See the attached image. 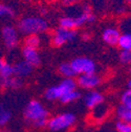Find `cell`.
<instances>
[{
	"instance_id": "cell-1",
	"label": "cell",
	"mask_w": 131,
	"mask_h": 132,
	"mask_svg": "<svg viewBox=\"0 0 131 132\" xmlns=\"http://www.w3.org/2000/svg\"><path fill=\"white\" fill-rule=\"evenodd\" d=\"M18 29L23 35H38L48 29V23L46 20L36 16L22 18L18 23Z\"/></svg>"
},
{
	"instance_id": "cell-6",
	"label": "cell",
	"mask_w": 131,
	"mask_h": 132,
	"mask_svg": "<svg viewBox=\"0 0 131 132\" xmlns=\"http://www.w3.org/2000/svg\"><path fill=\"white\" fill-rule=\"evenodd\" d=\"M76 38H77V31L75 29H65V28L59 27L54 32L53 44L57 47H60L65 43L73 41Z\"/></svg>"
},
{
	"instance_id": "cell-19",
	"label": "cell",
	"mask_w": 131,
	"mask_h": 132,
	"mask_svg": "<svg viewBox=\"0 0 131 132\" xmlns=\"http://www.w3.org/2000/svg\"><path fill=\"white\" fill-rule=\"evenodd\" d=\"M15 16V11L12 6L7 4L0 3V18H13Z\"/></svg>"
},
{
	"instance_id": "cell-24",
	"label": "cell",
	"mask_w": 131,
	"mask_h": 132,
	"mask_svg": "<svg viewBox=\"0 0 131 132\" xmlns=\"http://www.w3.org/2000/svg\"><path fill=\"white\" fill-rule=\"evenodd\" d=\"M117 129H118L119 132H131V126H130V124L124 123V122H118Z\"/></svg>"
},
{
	"instance_id": "cell-25",
	"label": "cell",
	"mask_w": 131,
	"mask_h": 132,
	"mask_svg": "<svg viewBox=\"0 0 131 132\" xmlns=\"http://www.w3.org/2000/svg\"><path fill=\"white\" fill-rule=\"evenodd\" d=\"M120 60H121L122 63H125V64L130 63V61H131V53H130V51H123L121 53Z\"/></svg>"
},
{
	"instance_id": "cell-12",
	"label": "cell",
	"mask_w": 131,
	"mask_h": 132,
	"mask_svg": "<svg viewBox=\"0 0 131 132\" xmlns=\"http://www.w3.org/2000/svg\"><path fill=\"white\" fill-rule=\"evenodd\" d=\"M103 102V95L96 91H92L90 92L87 96H86V106L88 108H94L95 106H97L99 104H101Z\"/></svg>"
},
{
	"instance_id": "cell-16",
	"label": "cell",
	"mask_w": 131,
	"mask_h": 132,
	"mask_svg": "<svg viewBox=\"0 0 131 132\" xmlns=\"http://www.w3.org/2000/svg\"><path fill=\"white\" fill-rule=\"evenodd\" d=\"M60 27L65 28V29H76L77 25L75 22V18L70 17V16H65V17L60 19Z\"/></svg>"
},
{
	"instance_id": "cell-26",
	"label": "cell",
	"mask_w": 131,
	"mask_h": 132,
	"mask_svg": "<svg viewBox=\"0 0 131 132\" xmlns=\"http://www.w3.org/2000/svg\"><path fill=\"white\" fill-rule=\"evenodd\" d=\"M64 1L66 3H68V4H77L81 1H83V0H64Z\"/></svg>"
},
{
	"instance_id": "cell-13",
	"label": "cell",
	"mask_w": 131,
	"mask_h": 132,
	"mask_svg": "<svg viewBox=\"0 0 131 132\" xmlns=\"http://www.w3.org/2000/svg\"><path fill=\"white\" fill-rule=\"evenodd\" d=\"M13 75V66H11L4 59H0V77L2 79H7Z\"/></svg>"
},
{
	"instance_id": "cell-11",
	"label": "cell",
	"mask_w": 131,
	"mask_h": 132,
	"mask_svg": "<svg viewBox=\"0 0 131 132\" xmlns=\"http://www.w3.org/2000/svg\"><path fill=\"white\" fill-rule=\"evenodd\" d=\"M32 70V66L30 64H28L25 61L19 62L18 64H16L13 67V71L14 75H16L17 77H24L30 73V71Z\"/></svg>"
},
{
	"instance_id": "cell-14",
	"label": "cell",
	"mask_w": 131,
	"mask_h": 132,
	"mask_svg": "<svg viewBox=\"0 0 131 132\" xmlns=\"http://www.w3.org/2000/svg\"><path fill=\"white\" fill-rule=\"evenodd\" d=\"M118 45L123 48V51H130L131 49V35L130 32H125L121 35L118 41Z\"/></svg>"
},
{
	"instance_id": "cell-3",
	"label": "cell",
	"mask_w": 131,
	"mask_h": 132,
	"mask_svg": "<svg viewBox=\"0 0 131 132\" xmlns=\"http://www.w3.org/2000/svg\"><path fill=\"white\" fill-rule=\"evenodd\" d=\"M76 87H77L76 81L72 80L71 78H67V79H65L59 86L52 87L48 90H46L45 97L47 100H57V98H60L64 93L75 90Z\"/></svg>"
},
{
	"instance_id": "cell-15",
	"label": "cell",
	"mask_w": 131,
	"mask_h": 132,
	"mask_svg": "<svg viewBox=\"0 0 131 132\" xmlns=\"http://www.w3.org/2000/svg\"><path fill=\"white\" fill-rule=\"evenodd\" d=\"M118 115H119V118L122 120V122L130 124V122H131V108H128V107H125V106L119 107Z\"/></svg>"
},
{
	"instance_id": "cell-23",
	"label": "cell",
	"mask_w": 131,
	"mask_h": 132,
	"mask_svg": "<svg viewBox=\"0 0 131 132\" xmlns=\"http://www.w3.org/2000/svg\"><path fill=\"white\" fill-rule=\"evenodd\" d=\"M122 103H123V106L131 108V91L130 90H127L123 94V96H122Z\"/></svg>"
},
{
	"instance_id": "cell-9",
	"label": "cell",
	"mask_w": 131,
	"mask_h": 132,
	"mask_svg": "<svg viewBox=\"0 0 131 132\" xmlns=\"http://www.w3.org/2000/svg\"><path fill=\"white\" fill-rule=\"evenodd\" d=\"M23 57H24V61L27 62L28 64H30L31 66H39L41 63V59L40 56L37 52L36 48H30V47H23Z\"/></svg>"
},
{
	"instance_id": "cell-4",
	"label": "cell",
	"mask_w": 131,
	"mask_h": 132,
	"mask_svg": "<svg viewBox=\"0 0 131 132\" xmlns=\"http://www.w3.org/2000/svg\"><path fill=\"white\" fill-rule=\"evenodd\" d=\"M76 122V117L71 113H65L53 118L47 122V126L53 131H59L71 126Z\"/></svg>"
},
{
	"instance_id": "cell-10",
	"label": "cell",
	"mask_w": 131,
	"mask_h": 132,
	"mask_svg": "<svg viewBox=\"0 0 131 132\" xmlns=\"http://www.w3.org/2000/svg\"><path fill=\"white\" fill-rule=\"evenodd\" d=\"M121 36V31L116 27H107L103 31V40L108 45H118L119 38Z\"/></svg>"
},
{
	"instance_id": "cell-8",
	"label": "cell",
	"mask_w": 131,
	"mask_h": 132,
	"mask_svg": "<svg viewBox=\"0 0 131 132\" xmlns=\"http://www.w3.org/2000/svg\"><path fill=\"white\" fill-rule=\"evenodd\" d=\"M78 84L82 88L91 89L100 84V78L95 76L94 73H85V75H82L79 78Z\"/></svg>"
},
{
	"instance_id": "cell-27",
	"label": "cell",
	"mask_w": 131,
	"mask_h": 132,
	"mask_svg": "<svg viewBox=\"0 0 131 132\" xmlns=\"http://www.w3.org/2000/svg\"><path fill=\"white\" fill-rule=\"evenodd\" d=\"M130 86H131V81L128 82V90H130Z\"/></svg>"
},
{
	"instance_id": "cell-5",
	"label": "cell",
	"mask_w": 131,
	"mask_h": 132,
	"mask_svg": "<svg viewBox=\"0 0 131 132\" xmlns=\"http://www.w3.org/2000/svg\"><path fill=\"white\" fill-rule=\"evenodd\" d=\"M71 67L73 68L75 72L77 75L82 73H94L95 71V64L92 60L85 58V57H80V58H76L71 63Z\"/></svg>"
},
{
	"instance_id": "cell-29",
	"label": "cell",
	"mask_w": 131,
	"mask_h": 132,
	"mask_svg": "<svg viewBox=\"0 0 131 132\" xmlns=\"http://www.w3.org/2000/svg\"><path fill=\"white\" fill-rule=\"evenodd\" d=\"M125 1H127L128 3H130V1H131V0H125Z\"/></svg>"
},
{
	"instance_id": "cell-21",
	"label": "cell",
	"mask_w": 131,
	"mask_h": 132,
	"mask_svg": "<svg viewBox=\"0 0 131 132\" xmlns=\"http://www.w3.org/2000/svg\"><path fill=\"white\" fill-rule=\"evenodd\" d=\"M21 81L17 78H7L3 79L2 81V85L3 87H11V88H18L21 86Z\"/></svg>"
},
{
	"instance_id": "cell-20",
	"label": "cell",
	"mask_w": 131,
	"mask_h": 132,
	"mask_svg": "<svg viewBox=\"0 0 131 132\" xmlns=\"http://www.w3.org/2000/svg\"><path fill=\"white\" fill-rule=\"evenodd\" d=\"M60 72L62 75H64L65 77H67V78H72L75 76H77V73L75 72L73 68L71 67V65L69 63H63L61 66H60V68H59Z\"/></svg>"
},
{
	"instance_id": "cell-7",
	"label": "cell",
	"mask_w": 131,
	"mask_h": 132,
	"mask_svg": "<svg viewBox=\"0 0 131 132\" xmlns=\"http://www.w3.org/2000/svg\"><path fill=\"white\" fill-rule=\"evenodd\" d=\"M2 37H3L4 44L9 49L15 48L19 42V35L17 29L11 25L4 26L2 28Z\"/></svg>"
},
{
	"instance_id": "cell-18",
	"label": "cell",
	"mask_w": 131,
	"mask_h": 132,
	"mask_svg": "<svg viewBox=\"0 0 131 132\" xmlns=\"http://www.w3.org/2000/svg\"><path fill=\"white\" fill-rule=\"evenodd\" d=\"M40 45V38L38 35H28L24 40V46L37 48Z\"/></svg>"
},
{
	"instance_id": "cell-22",
	"label": "cell",
	"mask_w": 131,
	"mask_h": 132,
	"mask_svg": "<svg viewBox=\"0 0 131 132\" xmlns=\"http://www.w3.org/2000/svg\"><path fill=\"white\" fill-rule=\"evenodd\" d=\"M11 119V113L3 107H0V125L6 124Z\"/></svg>"
},
{
	"instance_id": "cell-30",
	"label": "cell",
	"mask_w": 131,
	"mask_h": 132,
	"mask_svg": "<svg viewBox=\"0 0 131 132\" xmlns=\"http://www.w3.org/2000/svg\"><path fill=\"white\" fill-rule=\"evenodd\" d=\"M56 1H61V0H56Z\"/></svg>"
},
{
	"instance_id": "cell-28",
	"label": "cell",
	"mask_w": 131,
	"mask_h": 132,
	"mask_svg": "<svg viewBox=\"0 0 131 132\" xmlns=\"http://www.w3.org/2000/svg\"><path fill=\"white\" fill-rule=\"evenodd\" d=\"M2 81H3V79H2L1 77H0V85H2Z\"/></svg>"
},
{
	"instance_id": "cell-2",
	"label": "cell",
	"mask_w": 131,
	"mask_h": 132,
	"mask_svg": "<svg viewBox=\"0 0 131 132\" xmlns=\"http://www.w3.org/2000/svg\"><path fill=\"white\" fill-rule=\"evenodd\" d=\"M48 111L38 102V101H31L28 103L24 110V118L26 121L31 122L35 124L40 120L47 119Z\"/></svg>"
},
{
	"instance_id": "cell-17",
	"label": "cell",
	"mask_w": 131,
	"mask_h": 132,
	"mask_svg": "<svg viewBox=\"0 0 131 132\" xmlns=\"http://www.w3.org/2000/svg\"><path fill=\"white\" fill-rule=\"evenodd\" d=\"M80 96H81L80 92H78V91H76V90H71V91H68V92H66V93H64V94L60 97V100H61L62 103L66 104V103H70V102H72V101L78 100Z\"/></svg>"
}]
</instances>
